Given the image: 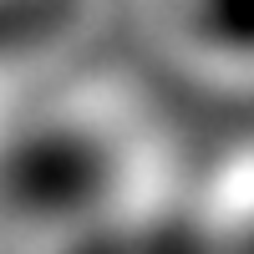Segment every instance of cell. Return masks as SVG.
<instances>
[{
  "label": "cell",
  "instance_id": "obj_1",
  "mask_svg": "<svg viewBox=\"0 0 254 254\" xmlns=\"http://www.w3.org/2000/svg\"><path fill=\"white\" fill-rule=\"evenodd\" d=\"M198 15L219 41L254 46V0H198Z\"/></svg>",
  "mask_w": 254,
  "mask_h": 254
}]
</instances>
